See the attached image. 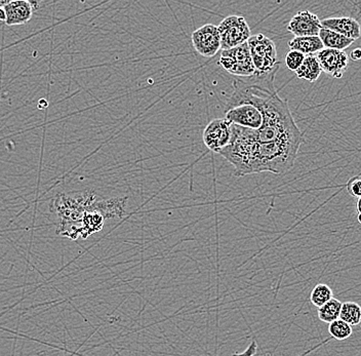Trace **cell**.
Wrapping results in <instances>:
<instances>
[{
    "label": "cell",
    "mask_w": 361,
    "mask_h": 356,
    "mask_svg": "<svg viewBox=\"0 0 361 356\" xmlns=\"http://www.w3.org/2000/svg\"><path fill=\"white\" fill-rule=\"evenodd\" d=\"M230 144L219 154L233 165L236 177L269 172L281 175L294 167L303 137L288 138L272 143H259L251 128L232 124Z\"/></svg>",
    "instance_id": "obj_1"
},
{
    "label": "cell",
    "mask_w": 361,
    "mask_h": 356,
    "mask_svg": "<svg viewBox=\"0 0 361 356\" xmlns=\"http://www.w3.org/2000/svg\"><path fill=\"white\" fill-rule=\"evenodd\" d=\"M100 196L93 190L61 193L52 200L50 211L58 219V233L70 239H78L83 215L91 211Z\"/></svg>",
    "instance_id": "obj_2"
},
{
    "label": "cell",
    "mask_w": 361,
    "mask_h": 356,
    "mask_svg": "<svg viewBox=\"0 0 361 356\" xmlns=\"http://www.w3.org/2000/svg\"><path fill=\"white\" fill-rule=\"evenodd\" d=\"M256 73L265 74L280 66L274 41L264 34L251 35L247 41Z\"/></svg>",
    "instance_id": "obj_3"
},
{
    "label": "cell",
    "mask_w": 361,
    "mask_h": 356,
    "mask_svg": "<svg viewBox=\"0 0 361 356\" xmlns=\"http://www.w3.org/2000/svg\"><path fill=\"white\" fill-rule=\"evenodd\" d=\"M219 64L232 75L249 77L256 73L247 43L233 49L222 51Z\"/></svg>",
    "instance_id": "obj_4"
},
{
    "label": "cell",
    "mask_w": 361,
    "mask_h": 356,
    "mask_svg": "<svg viewBox=\"0 0 361 356\" xmlns=\"http://www.w3.org/2000/svg\"><path fill=\"white\" fill-rule=\"evenodd\" d=\"M221 36V50L233 49L247 43L251 38V29L246 20L242 16L225 17L218 26Z\"/></svg>",
    "instance_id": "obj_5"
},
{
    "label": "cell",
    "mask_w": 361,
    "mask_h": 356,
    "mask_svg": "<svg viewBox=\"0 0 361 356\" xmlns=\"http://www.w3.org/2000/svg\"><path fill=\"white\" fill-rule=\"evenodd\" d=\"M231 122L226 119L212 120L203 131V143L211 151L219 154L229 145L231 141Z\"/></svg>",
    "instance_id": "obj_6"
},
{
    "label": "cell",
    "mask_w": 361,
    "mask_h": 356,
    "mask_svg": "<svg viewBox=\"0 0 361 356\" xmlns=\"http://www.w3.org/2000/svg\"><path fill=\"white\" fill-rule=\"evenodd\" d=\"M194 50L205 58H213L221 50V36L218 26L205 24L192 34Z\"/></svg>",
    "instance_id": "obj_7"
},
{
    "label": "cell",
    "mask_w": 361,
    "mask_h": 356,
    "mask_svg": "<svg viewBox=\"0 0 361 356\" xmlns=\"http://www.w3.org/2000/svg\"><path fill=\"white\" fill-rule=\"evenodd\" d=\"M39 2L27 0H2L0 8L6 13L8 26L24 25L31 20L34 10H38Z\"/></svg>",
    "instance_id": "obj_8"
},
{
    "label": "cell",
    "mask_w": 361,
    "mask_h": 356,
    "mask_svg": "<svg viewBox=\"0 0 361 356\" xmlns=\"http://www.w3.org/2000/svg\"><path fill=\"white\" fill-rule=\"evenodd\" d=\"M225 119L232 124L251 130H259L263 124L261 111L251 105H240L226 109Z\"/></svg>",
    "instance_id": "obj_9"
},
{
    "label": "cell",
    "mask_w": 361,
    "mask_h": 356,
    "mask_svg": "<svg viewBox=\"0 0 361 356\" xmlns=\"http://www.w3.org/2000/svg\"><path fill=\"white\" fill-rule=\"evenodd\" d=\"M316 58L323 71L332 78L343 77L349 65V56L345 51L323 49L316 54Z\"/></svg>",
    "instance_id": "obj_10"
},
{
    "label": "cell",
    "mask_w": 361,
    "mask_h": 356,
    "mask_svg": "<svg viewBox=\"0 0 361 356\" xmlns=\"http://www.w3.org/2000/svg\"><path fill=\"white\" fill-rule=\"evenodd\" d=\"M323 25L316 15L310 10H301L295 14L288 25V30L295 37L319 36Z\"/></svg>",
    "instance_id": "obj_11"
},
{
    "label": "cell",
    "mask_w": 361,
    "mask_h": 356,
    "mask_svg": "<svg viewBox=\"0 0 361 356\" xmlns=\"http://www.w3.org/2000/svg\"><path fill=\"white\" fill-rule=\"evenodd\" d=\"M321 25L325 29L344 35V36L353 39V40H356L361 36L360 24L353 17H330V19L323 20Z\"/></svg>",
    "instance_id": "obj_12"
},
{
    "label": "cell",
    "mask_w": 361,
    "mask_h": 356,
    "mask_svg": "<svg viewBox=\"0 0 361 356\" xmlns=\"http://www.w3.org/2000/svg\"><path fill=\"white\" fill-rule=\"evenodd\" d=\"M126 202L128 198H111L108 200L98 198L95 205L91 207V211H96L100 213L106 219L111 218H122L126 214Z\"/></svg>",
    "instance_id": "obj_13"
},
{
    "label": "cell",
    "mask_w": 361,
    "mask_h": 356,
    "mask_svg": "<svg viewBox=\"0 0 361 356\" xmlns=\"http://www.w3.org/2000/svg\"><path fill=\"white\" fill-rule=\"evenodd\" d=\"M288 47L292 51L302 52L305 56H313L325 49L319 36L294 37L288 43Z\"/></svg>",
    "instance_id": "obj_14"
},
{
    "label": "cell",
    "mask_w": 361,
    "mask_h": 356,
    "mask_svg": "<svg viewBox=\"0 0 361 356\" xmlns=\"http://www.w3.org/2000/svg\"><path fill=\"white\" fill-rule=\"evenodd\" d=\"M105 218L96 211H87L83 215L80 227V235L85 239L89 235L100 232L104 227Z\"/></svg>",
    "instance_id": "obj_15"
},
{
    "label": "cell",
    "mask_w": 361,
    "mask_h": 356,
    "mask_svg": "<svg viewBox=\"0 0 361 356\" xmlns=\"http://www.w3.org/2000/svg\"><path fill=\"white\" fill-rule=\"evenodd\" d=\"M319 37H321V41L325 45V49L338 50V51H344L355 41L353 39L348 38L344 35L330 31V30L325 29V28L321 29Z\"/></svg>",
    "instance_id": "obj_16"
},
{
    "label": "cell",
    "mask_w": 361,
    "mask_h": 356,
    "mask_svg": "<svg viewBox=\"0 0 361 356\" xmlns=\"http://www.w3.org/2000/svg\"><path fill=\"white\" fill-rule=\"evenodd\" d=\"M323 69L317 60L316 56H306L303 64L295 71V75L300 80H307L309 82H315L321 76Z\"/></svg>",
    "instance_id": "obj_17"
},
{
    "label": "cell",
    "mask_w": 361,
    "mask_h": 356,
    "mask_svg": "<svg viewBox=\"0 0 361 356\" xmlns=\"http://www.w3.org/2000/svg\"><path fill=\"white\" fill-rule=\"evenodd\" d=\"M342 305L343 303L340 300L332 298V300L318 308L317 316H318L319 320L325 323H332L334 320H339Z\"/></svg>",
    "instance_id": "obj_18"
},
{
    "label": "cell",
    "mask_w": 361,
    "mask_h": 356,
    "mask_svg": "<svg viewBox=\"0 0 361 356\" xmlns=\"http://www.w3.org/2000/svg\"><path fill=\"white\" fill-rule=\"evenodd\" d=\"M334 298V292L332 288L325 283H318L313 288L310 294V302L315 307L319 308Z\"/></svg>",
    "instance_id": "obj_19"
},
{
    "label": "cell",
    "mask_w": 361,
    "mask_h": 356,
    "mask_svg": "<svg viewBox=\"0 0 361 356\" xmlns=\"http://www.w3.org/2000/svg\"><path fill=\"white\" fill-rule=\"evenodd\" d=\"M340 320L350 325H358L361 322V306L355 302L343 303Z\"/></svg>",
    "instance_id": "obj_20"
},
{
    "label": "cell",
    "mask_w": 361,
    "mask_h": 356,
    "mask_svg": "<svg viewBox=\"0 0 361 356\" xmlns=\"http://www.w3.org/2000/svg\"><path fill=\"white\" fill-rule=\"evenodd\" d=\"M328 332H330V336L334 339L344 341L351 337L352 334H353V329H352V325H350L349 323L345 322L344 320L339 318V320L330 323Z\"/></svg>",
    "instance_id": "obj_21"
},
{
    "label": "cell",
    "mask_w": 361,
    "mask_h": 356,
    "mask_svg": "<svg viewBox=\"0 0 361 356\" xmlns=\"http://www.w3.org/2000/svg\"><path fill=\"white\" fill-rule=\"evenodd\" d=\"M305 58V54H302V52L292 51V50H290V51L286 54V67H288V69L292 70V71L295 72L302 66Z\"/></svg>",
    "instance_id": "obj_22"
},
{
    "label": "cell",
    "mask_w": 361,
    "mask_h": 356,
    "mask_svg": "<svg viewBox=\"0 0 361 356\" xmlns=\"http://www.w3.org/2000/svg\"><path fill=\"white\" fill-rule=\"evenodd\" d=\"M348 193L353 198H361V177H353L348 181L347 185Z\"/></svg>",
    "instance_id": "obj_23"
},
{
    "label": "cell",
    "mask_w": 361,
    "mask_h": 356,
    "mask_svg": "<svg viewBox=\"0 0 361 356\" xmlns=\"http://www.w3.org/2000/svg\"><path fill=\"white\" fill-rule=\"evenodd\" d=\"M258 351V343L257 341H251V344L247 347L246 350L242 353H234L232 356H253L257 353Z\"/></svg>",
    "instance_id": "obj_24"
},
{
    "label": "cell",
    "mask_w": 361,
    "mask_h": 356,
    "mask_svg": "<svg viewBox=\"0 0 361 356\" xmlns=\"http://www.w3.org/2000/svg\"><path fill=\"white\" fill-rule=\"evenodd\" d=\"M350 59L353 61H360L361 60V49L358 47V49L353 50L350 54Z\"/></svg>",
    "instance_id": "obj_25"
},
{
    "label": "cell",
    "mask_w": 361,
    "mask_h": 356,
    "mask_svg": "<svg viewBox=\"0 0 361 356\" xmlns=\"http://www.w3.org/2000/svg\"><path fill=\"white\" fill-rule=\"evenodd\" d=\"M6 13H4V10L2 8H0V21L6 22Z\"/></svg>",
    "instance_id": "obj_26"
},
{
    "label": "cell",
    "mask_w": 361,
    "mask_h": 356,
    "mask_svg": "<svg viewBox=\"0 0 361 356\" xmlns=\"http://www.w3.org/2000/svg\"><path fill=\"white\" fill-rule=\"evenodd\" d=\"M356 209H358V215H361V198H358V205H356Z\"/></svg>",
    "instance_id": "obj_27"
}]
</instances>
